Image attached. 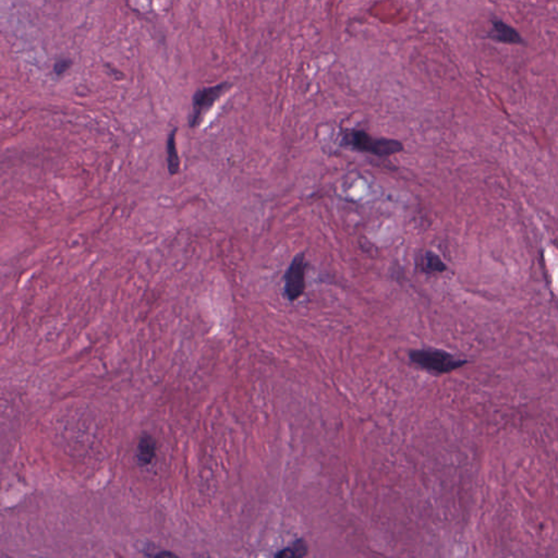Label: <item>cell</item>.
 <instances>
[{
    "label": "cell",
    "mask_w": 558,
    "mask_h": 558,
    "mask_svg": "<svg viewBox=\"0 0 558 558\" xmlns=\"http://www.w3.org/2000/svg\"><path fill=\"white\" fill-rule=\"evenodd\" d=\"M177 131L175 128L167 138L166 142V151H167V168L170 175H177L180 170L179 154L177 148Z\"/></svg>",
    "instance_id": "cell-7"
},
{
    "label": "cell",
    "mask_w": 558,
    "mask_h": 558,
    "mask_svg": "<svg viewBox=\"0 0 558 558\" xmlns=\"http://www.w3.org/2000/svg\"><path fill=\"white\" fill-rule=\"evenodd\" d=\"M70 66H71V60H58V62H56V64H55V72H56L58 76H60V74H64L67 70L69 69Z\"/></svg>",
    "instance_id": "cell-10"
},
{
    "label": "cell",
    "mask_w": 558,
    "mask_h": 558,
    "mask_svg": "<svg viewBox=\"0 0 558 558\" xmlns=\"http://www.w3.org/2000/svg\"><path fill=\"white\" fill-rule=\"evenodd\" d=\"M409 358L418 368L434 375L452 373L468 363L466 360L458 359L454 354L435 348L412 350Z\"/></svg>",
    "instance_id": "cell-2"
},
{
    "label": "cell",
    "mask_w": 558,
    "mask_h": 558,
    "mask_svg": "<svg viewBox=\"0 0 558 558\" xmlns=\"http://www.w3.org/2000/svg\"><path fill=\"white\" fill-rule=\"evenodd\" d=\"M305 274H307V261L305 253L301 252L293 258L284 276L285 281L284 293L288 300L291 302L299 300L305 295L307 288Z\"/></svg>",
    "instance_id": "cell-4"
},
{
    "label": "cell",
    "mask_w": 558,
    "mask_h": 558,
    "mask_svg": "<svg viewBox=\"0 0 558 558\" xmlns=\"http://www.w3.org/2000/svg\"><path fill=\"white\" fill-rule=\"evenodd\" d=\"M156 450H158V442H156L155 438L150 434H144L141 436L138 447H137V463L142 467L151 465L155 458Z\"/></svg>",
    "instance_id": "cell-6"
},
{
    "label": "cell",
    "mask_w": 558,
    "mask_h": 558,
    "mask_svg": "<svg viewBox=\"0 0 558 558\" xmlns=\"http://www.w3.org/2000/svg\"><path fill=\"white\" fill-rule=\"evenodd\" d=\"M491 25H492V27H491V30L489 31L487 35L489 40L507 45H520V46L526 45V41L520 35V33L515 27L507 25L506 22L501 20L498 18L493 19L491 21Z\"/></svg>",
    "instance_id": "cell-5"
},
{
    "label": "cell",
    "mask_w": 558,
    "mask_h": 558,
    "mask_svg": "<svg viewBox=\"0 0 558 558\" xmlns=\"http://www.w3.org/2000/svg\"><path fill=\"white\" fill-rule=\"evenodd\" d=\"M420 267L423 273L426 274L442 273L447 270L445 263L442 261V258L438 254L431 251L426 252L421 258Z\"/></svg>",
    "instance_id": "cell-8"
},
{
    "label": "cell",
    "mask_w": 558,
    "mask_h": 558,
    "mask_svg": "<svg viewBox=\"0 0 558 558\" xmlns=\"http://www.w3.org/2000/svg\"><path fill=\"white\" fill-rule=\"evenodd\" d=\"M230 88H232V84L229 82H223L217 85L205 88V89L197 91L192 101V111L189 117L190 128H197L204 117L207 116L209 109Z\"/></svg>",
    "instance_id": "cell-3"
},
{
    "label": "cell",
    "mask_w": 558,
    "mask_h": 558,
    "mask_svg": "<svg viewBox=\"0 0 558 558\" xmlns=\"http://www.w3.org/2000/svg\"><path fill=\"white\" fill-rule=\"evenodd\" d=\"M342 146L360 153H365L377 158H391L405 150L403 143L398 140L386 138H375L360 129H344L340 133Z\"/></svg>",
    "instance_id": "cell-1"
},
{
    "label": "cell",
    "mask_w": 558,
    "mask_h": 558,
    "mask_svg": "<svg viewBox=\"0 0 558 558\" xmlns=\"http://www.w3.org/2000/svg\"><path fill=\"white\" fill-rule=\"evenodd\" d=\"M307 553H309V550H307V544L305 541V538H298L293 544L277 552L274 556L277 558L305 557Z\"/></svg>",
    "instance_id": "cell-9"
}]
</instances>
